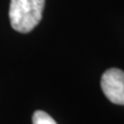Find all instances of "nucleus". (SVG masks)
Instances as JSON below:
<instances>
[{
  "instance_id": "obj_1",
  "label": "nucleus",
  "mask_w": 124,
  "mask_h": 124,
  "mask_svg": "<svg viewBox=\"0 0 124 124\" xmlns=\"http://www.w3.org/2000/svg\"><path fill=\"white\" fill-rule=\"evenodd\" d=\"M45 0H10L9 21L15 31L28 33L41 21Z\"/></svg>"
},
{
  "instance_id": "obj_2",
  "label": "nucleus",
  "mask_w": 124,
  "mask_h": 124,
  "mask_svg": "<svg viewBox=\"0 0 124 124\" xmlns=\"http://www.w3.org/2000/svg\"><path fill=\"white\" fill-rule=\"evenodd\" d=\"M101 89L107 99L115 105L124 106V71L110 68L101 76Z\"/></svg>"
},
{
  "instance_id": "obj_3",
  "label": "nucleus",
  "mask_w": 124,
  "mask_h": 124,
  "mask_svg": "<svg viewBox=\"0 0 124 124\" xmlns=\"http://www.w3.org/2000/svg\"><path fill=\"white\" fill-rule=\"evenodd\" d=\"M32 124H58L53 117L46 111L36 110L32 115Z\"/></svg>"
}]
</instances>
